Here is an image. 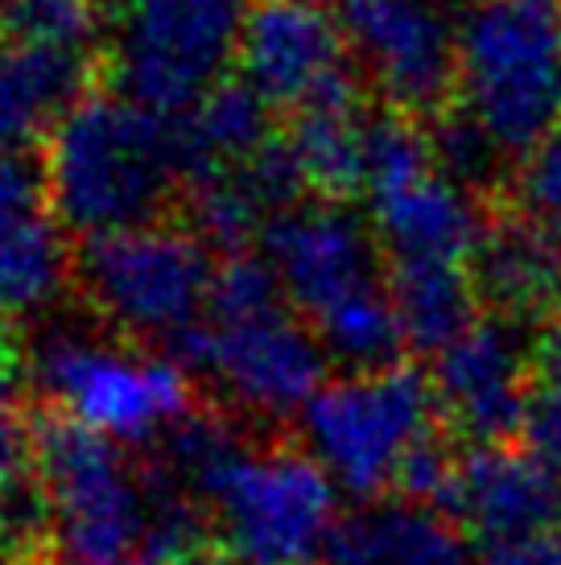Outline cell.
I'll return each mask as SVG.
<instances>
[{
    "label": "cell",
    "instance_id": "15",
    "mask_svg": "<svg viewBox=\"0 0 561 565\" xmlns=\"http://www.w3.org/2000/svg\"><path fill=\"white\" fill-rule=\"evenodd\" d=\"M437 508L484 550L549 533L561 529V471L532 446H470Z\"/></svg>",
    "mask_w": 561,
    "mask_h": 565
},
{
    "label": "cell",
    "instance_id": "11",
    "mask_svg": "<svg viewBox=\"0 0 561 565\" xmlns=\"http://www.w3.org/2000/svg\"><path fill=\"white\" fill-rule=\"evenodd\" d=\"M335 21L392 111L430 125L458 99L463 17L454 0H335Z\"/></svg>",
    "mask_w": 561,
    "mask_h": 565
},
{
    "label": "cell",
    "instance_id": "4",
    "mask_svg": "<svg viewBox=\"0 0 561 565\" xmlns=\"http://www.w3.org/2000/svg\"><path fill=\"white\" fill-rule=\"evenodd\" d=\"M458 108L520 161L561 120V0H475L458 30Z\"/></svg>",
    "mask_w": 561,
    "mask_h": 565
},
{
    "label": "cell",
    "instance_id": "8",
    "mask_svg": "<svg viewBox=\"0 0 561 565\" xmlns=\"http://www.w3.org/2000/svg\"><path fill=\"white\" fill-rule=\"evenodd\" d=\"M252 0H125L112 33L116 92L161 116H182L223 83L240 54Z\"/></svg>",
    "mask_w": 561,
    "mask_h": 565
},
{
    "label": "cell",
    "instance_id": "3",
    "mask_svg": "<svg viewBox=\"0 0 561 565\" xmlns=\"http://www.w3.org/2000/svg\"><path fill=\"white\" fill-rule=\"evenodd\" d=\"M33 475L50 512V565H137L149 553V483L145 467H128L120 441L38 408Z\"/></svg>",
    "mask_w": 561,
    "mask_h": 565
},
{
    "label": "cell",
    "instance_id": "9",
    "mask_svg": "<svg viewBox=\"0 0 561 565\" xmlns=\"http://www.w3.org/2000/svg\"><path fill=\"white\" fill-rule=\"evenodd\" d=\"M380 248L392 256L470 260L487 220L467 186L442 173L430 128L405 116H372L368 132V186H363Z\"/></svg>",
    "mask_w": 561,
    "mask_h": 565
},
{
    "label": "cell",
    "instance_id": "28",
    "mask_svg": "<svg viewBox=\"0 0 561 565\" xmlns=\"http://www.w3.org/2000/svg\"><path fill=\"white\" fill-rule=\"evenodd\" d=\"M137 565H166V562H161V557H140Z\"/></svg>",
    "mask_w": 561,
    "mask_h": 565
},
{
    "label": "cell",
    "instance_id": "21",
    "mask_svg": "<svg viewBox=\"0 0 561 565\" xmlns=\"http://www.w3.org/2000/svg\"><path fill=\"white\" fill-rule=\"evenodd\" d=\"M368 132H372V116L363 111V99L318 104V108H301L289 116L285 141L294 149L314 199L351 203L363 194V186H368Z\"/></svg>",
    "mask_w": 561,
    "mask_h": 565
},
{
    "label": "cell",
    "instance_id": "26",
    "mask_svg": "<svg viewBox=\"0 0 561 565\" xmlns=\"http://www.w3.org/2000/svg\"><path fill=\"white\" fill-rule=\"evenodd\" d=\"M475 565H561V529L487 545Z\"/></svg>",
    "mask_w": 561,
    "mask_h": 565
},
{
    "label": "cell",
    "instance_id": "1",
    "mask_svg": "<svg viewBox=\"0 0 561 565\" xmlns=\"http://www.w3.org/2000/svg\"><path fill=\"white\" fill-rule=\"evenodd\" d=\"M170 355L190 380H203L248 422L301 417L327 376V347L297 315L265 256H223L207 315L178 334Z\"/></svg>",
    "mask_w": 561,
    "mask_h": 565
},
{
    "label": "cell",
    "instance_id": "17",
    "mask_svg": "<svg viewBox=\"0 0 561 565\" xmlns=\"http://www.w3.org/2000/svg\"><path fill=\"white\" fill-rule=\"evenodd\" d=\"M318 565H475L470 536L442 508L405 495L359 500L339 512Z\"/></svg>",
    "mask_w": 561,
    "mask_h": 565
},
{
    "label": "cell",
    "instance_id": "20",
    "mask_svg": "<svg viewBox=\"0 0 561 565\" xmlns=\"http://www.w3.org/2000/svg\"><path fill=\"white\" fill-rule=\"evenodd\" d=\"M389 294L396 301L409 351L437 355L479 318V285L470 260H434V256H392Z\"/></svg>",
    "mask_w": 561,
    "mask_h": 565
},
{
    "label": "cell",
    "instance_id": "23",
    "mask_svg": "<svg viewBox=\"0 0 561 565\" xmlns=\"http://www.w3.org/2000/svg\"><path fill=\"white\" fill-rule=\"evenodd\" d=\"M504 199L516 215L546 227H561V120L516 161Z\"/></svg>",
    "mask_w": 561,
    "mask_h": 565
},
{
    "label": "cell",
    "instance_id": "16",
    "mask_svg": "<svg viewBox=\"0 0 561 565\" xmlns=\"http://www.w3.org/2000/svg\"><path fill=\"white\" fill-rule=\"evenodd\" d=\"M66 223L50 203L46 170L21 153L0 158V318H33L50 310L75 277L63 239Z\"/></svg>",
    "mask_w": 561,
    "mask_h": 565
},
{
    "label": "cell",
    "instance_id": "5",
    "mask_svg": "<svg viewBox=\"0 0 561 565\" xmlns=\"http://www.w3.org/2000/svg\"><path fill=\"white\" fill-rule=\"evenodd\" d=\"M442 425L434 380L409 363L330 380L301 408L306 450L356 500H380L396 487L409 455Z\"/></svg>",
    "mask_w": 561,
    "mask_h": 565
},
{
    "label": "cell",
    "instance_id": "25",
    "mask_svg": "<svg viewBox=\"0 0 561 565\" xmlns=\"http://www.w3.org/2000/svg\"><path fill=\"white\" fill-rule=\"evenodd\" d=\"M33 471V413L17 396V339L0 318V487Z\"/></svg>",
    "mask_w": 561,
    "mask_h": 565
},
{
    "label": "cell",
    "instance_id": "19",
    "mask_svg": "<svg viewBox=\"0 0 561 565\" xmlns=\"http://www.w3.org/2000/svg\"><path fill=\"white\" fill-rule=\"evenodd\" d=\"M273 104L244 79H223L211 95L182 116H173L178 128V158H182V190L207 173L227 170L261 153L277 128H273Z\"/></svg>",
    "mask_w": 561,
    "mask_h": 565
},
{
    "label": "cell",
    "instance_id": "7",
    "mask_svg": "<svg viewBox=\"0 0 561 565\" xmlns=\"http://www.w3.org/2000/svg\"><path fill=\"white\" fill-rule=\"evenodd\" d=\"M33 384L50 408L120 446L170 434L194 401L190 376L170 355L133 351L87 330H50L33 347Z\"/></svg>",
    "mask_w": 561,
    "mask_h": 565
},
{
    "label": "cell",
    "instance_id": "6",
    "mask_svg": "<svg viewBox=\"0 0 561 565\" xmlns=\"http://www.w3.org/2000/svg\"><path fill=\"white\" fill-rule=\"evenodd\" d=\"M211 244L187 223L125 227L83 236L75 252V285L95 315L140 343L170 347L207 315L215 285Z\"/></svg>",
    "mask_w": 561,
    "mask_h": 565
},
{
    "label": "cell",
    "instance_id": "2",
    "mask_svg": "<svg viewBox=\"0 0 561 565\" xmlns=\"http://www.w3.org/2000/svg\"><path fill=\"white\" fill-rule=\"evenodd\" d=\"M42 170L59 220L78 236L145 227L182 199L173 116L125 95H83L46 137Z\"/></svg>",
    "mask_w": 561,
    "mask_h": 565
},
{
    "label": "cell",
    "instance_id": "14",
    "mask_svg": "<svg viewBox=\"0 0 561 565\" xmlns=\"http://www.w3.org/2000/svg\"><path fill=\"white\" fill-rule=\"evenodd\" d=\"M261 239L285 298L310 327L347 301L389 285V268H380L375 227L359 220L351 203L306 199L280 211Z\"/></svg>",
    "mask_w": 561,
    "mask_h": 565
},
{
    "label": "cell",
    "instance_id": "22",
    "mask_svg": "<svg viewBox=\"0 0 561 565\" xmlns=\"http://www.w3.org/2000/svg\"><path fill=\"white\" fill-rule=\"evenodd\" d=\"M0 25L13 42L83 50L95 30V0H0Z\"/></svg>",
    "mask_w": 561,
    "mask_h": 565
},
{
    "label": "cell",
    "instance_id": "18",
    "mask_svg": "<svg viewBox=\"0 0 561 565\" xmlns=\"http://www.w3.org/2000/svg\"><path fill=\"white\" fill-rule=\"evenodd\" d=\"M92 66L83 50L0 42V158L50 137L54 125L87 95Z\"/></svg>",
    "mask_w": 561,
    "mask_h": 565
},
{
    "label": "cell",
    "instance_id": "13",
    "mask_svg": "<svg viewBox=\"0 0 561 565\" xmlns=\"http://www.w3.org/2000/svg\"><path fill=\"white\" fill-rule=\"evenodd\" d=\"M537 339L529 322L508 315H479L446 351L434 355L442 422L470 446H512L529 425Z\"/></svg>",
    "mask_w": 561,
    "mask_h": 565
},
{
    "label": "cell",
    "instance_id": "27",
    "mask_svg": "<svg viewBox=\"0 0 561 565\" xmlns=\"http://www.w3.org/2000/svg\"><path fill=\"white\" fill-rule=\"evenodd\" d=\"M0 565H30L25 557H17V553H9V550H0Z\"/></svg>",
    "mask_w": 561,
    "mask_h": 565
},
{
    "label": "cell",
    "instance_id": "12",
    "mask_svg": "<svg viewBox=\"0 0 561 565\" xmlns=\"http://www.w3.org/2000/svg\"><path fill=\"white\" fill-rule=\"evenodd\" d=\"M235 63L240 79L289 116L363 99V71H356L343 30L314 0H252Z\"/></svg>",
    "mask_w": 561,
    "mask_h": 565
},
{
    "label": "cell",
    "instance_id": "10",
    "mask_svg": "<svg viewBox=\"0 0 561 565\" xmlns=\"http://www.w3.org/2000/svg\"><path fill=\"white\" fill-rule=\"evenodd\" d=\"M211 524L235 562L310 565L335 529V479L310 450H248L211 500Z\"/></svg>",
    "mask_w": 561,
    "mask_h": 565
},
{
    "label": "cell",
    "instance_id": "24",
    "mask_svg": "<svg viewBox=\"0 0 561 565\" xmlns=\"http://www.w3.org/2000/svg\"><path fill=\"white\" fill-rule=\"evenodd\" d=\"M529 446L561 471V318H553L537 334V363H532L529 401Z\"/></svg>",
    "mask_w": 561,
    "mask_h": 565
}]
</instances>
